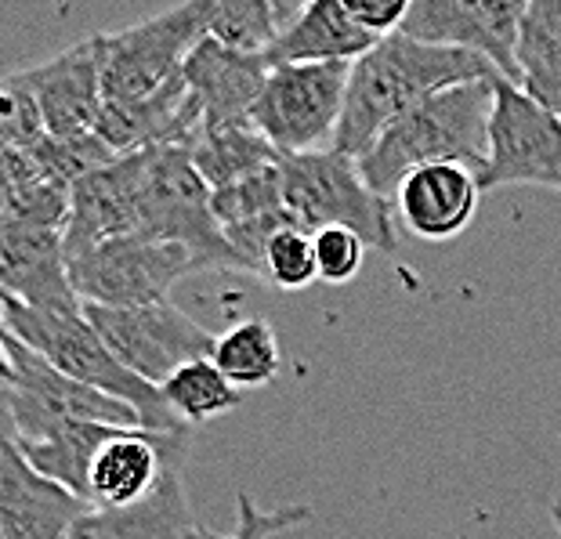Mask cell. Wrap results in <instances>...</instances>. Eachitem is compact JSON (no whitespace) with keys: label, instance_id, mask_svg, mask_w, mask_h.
<instances>
[{"label":"cell","instance_id":"19","mask_svg":"<svg viewBox=\"0 0 561 539\" xmlns=\"http://www.w3.org/2000/svg\"><path fill=\"white\" fill-rule=\"evenodd\" d=\"M279 163L254 177H247V182L214 188L210 193L214 221H218L225 243H229L236 261H240V272L257 275V279H261V272H265V250L272 243V236L283 229H297L290 210H286V203H283Z\"/></svg>","mask_w":561,"mask_h":539},{"label":"cell","instance_id":"38","mask_svg":"<svg viewBox=\"0 0 561 539\" xmlns=\"http://www.w3.org/2000/svg\"><path fill=\"white\" fill-rule=\"evenodd\" d=\"M0 308H4V294H0Z\"/></svg>","mask_w":561,"mask_h":539},{"label":"cell","instance_id":"25","mask_svg":"<svg viewBox=\"0 0 561 539\" xmlns=\"http://www.w3.org/2000/svg\"><path fill=\"white\" fill-rule=\"evenodd\" d=\"M188 152H193L196 171L203 182L210 185V193L214 188L247 182V177L268 171V167H276L283 160L250 124L225 127V130H203Z\"/></svg>","mask_w":561,"mask_h":539},{"label":"cell","instance_id":"24","mask_svg":"<svg viewBox=\"0 0 561 539\" xmlns=\"http://www.w3.org/2000/svg\"><path fill=\"white\" fill-rule=\"evenodd\" d=\"M301 8L297 0H207V41L229 51L268 55Z\"/></svg>","mask_w":561,"mask_h":539},{"label":"cell","instance_id":"29","mask_svg":"<svg viewBox=\"0 0 561 539\" xmlns=\"http://www.w3.org/2000/svg\"><path fill=\"white\" fill-rule=\"evenodd\" d=\"M261 279L272 283L276 290H308L319 279L316 236H308L301 229H283L272 236Z\"/></svg>","mask_w":561,"mask_h":539},{"label":"cell","instance_id":"27","mask_svg":"<svg viewBox=\"0 0 561 539\" xmlns=\"http://www.w3.org/2000/svg\"><path fill=\"white\" fill-rule=\"evenodd\" d=\"M210 358L225 374V380L240 391L272 385L283 366L279 337L265 319H243L232 330H225Z\"/></svg>","mask_w":561,"mask_h":539},{"label":"cell","instance_id":"16","mask_svg":"<svg viewBox=\"0 0 561 539\" xmlns=\"http://www.w3.org/2000/svg\"><path fill=\"white\" fill-rule=\"evenodd\" d=\"M268 73L272 66L265 55H243L214 41H199L193 55L185 58L182 80L199 105L203 130L250 124V110L265 91Z\"/></svg>","mask_w":561,"mask_h":539},{"label":"cell","instance_id":"23","mask_svg":"<svg viewBox=\"0 0 561 539\" xmlns=\"http://www.w3.org/2000/svg\"><path fill=\"white\" fill-rule=\"evenodd\" d=\"M518 88L547 113L561 116V0H533L522 15Z\"/></svg>","mask_w":561,"mask_h":539},{"label":"cell","instance_id":"1","mask_svg":"<svg viewBox=\"0 0 561 539\" xmlns=\"http://www.w3.org/2000/svg\"><path fill=\"white\" fill-rule=\"evenodd\" d=\"M479 80H504L482 55L457 51V47H435L410 41L402 33L380 41L374 51L352 62L348 94H344V116L333 138V152L359 163L377 146L391 124H399L416 105L435 99L438 91L460 88Z\"/></svg>","mask_w":561,"mask_h":539},{"label":"cell","instance_id":"31","mask_svg":"<svg viewBox=\"0 0 561 539\" xmlns=\"http://www.w3.org/2000/svg\"><path fill=\"white\" fill-rule=\"evenodd\" d=\"M312 518V511L308 507H276V511H261L254 496L250 493H240L236 496V529L229 536H218L210 529H203L196 525L188 539H272L276 532L290 529V525H301Z\"/></svg>","mask_w":561,"mask_h":539},{"label":"cell","instance_id":"17","mask_svg":"<svg viewBox=\"0 0 561 539\" xmlns=\"http://www.w3.org/2000/svg\"><path fill=\"white\" fill-rule=\"evenodd\" d=\"M94 135L116 156H135L149 149H193V141L203 135V119L185 80L178 77L167 88L146 94V99L105 102Z\"/></svg>","mask_w":561,"mask_h":539},{"label":"cell","instance_id":"11","mask_svg":"<svg viewBox=\"0 0 561 539\" xmlns=\"http://www.w3.org/2000/svg\"><path fill=\"white\" fill-rule=\"evenodd\" d=\"M500 185H543L561 193V116L547 113L507 80L496 83L489 163L479 174L482 193Z\"/></svg>","mask_w":561,"mask_h":539},{"label":"cell","instance_id":"15","mask_svg":"<svg viewBox=\"0 0 561 539\" xmlns=\"http://www.w3.org/2000/svg\"><path fill=\"white\" fill-rule=\"evenodd\" d=\"M188 435H157L146 427H121L99 449L88 474L91 507H135L163 482L167 471L185 463Z\"/></svg>","mask_w":561,"mask_h":539},{"label":"cell","instance_id":"36","mask_svg":"<svg viewBox=\"0 0 561 539\" xmlns=\"http://www.w3.org/2000/svg\"><path fill=\"white\" fill-rule=\"evenodd\" d=\"M0 344H15V337H11V326H8V319H4V308H0Z\"/></svg>","mask_w":561,"mask_h":539},{"label":"cell","instance_id":"6","mask_svg":"<svg viewBox=\"0 0 561 539\" xmlns=\"http://www.w3.org/2000/svg\"><path fill=\"white\" fill-rule=\"evenodd\" d=\"M352 62L276 66L250 110V127L279 156L327 152L337 138Z\"/></svg>","mask_w":561,"mask_h":539},{"label":"cell","instance_id":"21","mask_svg":"<svg viewBox=\"0 0 561 539\" xmlns=\"http://www.w3.org/2000/svg\"><path fill=\"white\" fill-rule=\"evenodd\" d=\"M380 41L352 19L344 0H312L290 30L268 47V66H316V62H359Z\"/></svg>","mask_w":561,"mask_h":539},{"label":"cell","instance_id":"14","mask_svg":"<svg viewBox=\"0 0 561 539\" xmlns=\"http://www.w3.org/2000/svg\"><path fill=\"white\" fill-rule=\"evenodd\" d=\"M22 80L37 102L44 138H83L94 135L102 116V33L73 44L69 51L22 69Z\"/></svg>","mask_w":561,"mask_h":539},{"label":"cell","instance_id":"33","mask_svg":"<svg viewBox=\"0 0 561 539\" xmlns=\"http://www.w3.org/2000/svg\"><path fill=\"white\" fill-rule=\"evenodd\" d=\"M344 4H348L352 19L359 22L363 30L374 33L377 41L399 33L405 15H410V4H405V0H344Z\"/></svg>","mask_w":561,"mask_h":539},{"label":"cell","instance_id":"30","mask_svg":"<svg viewBox=\"0 0 561 539\" xmlns=\"http://www.w3.org/2000/svg\"><path fill=\"white\" fill-rule=\"evenodd\" d=\"M41 138H44V124L26 80H22V73L0 77V152L33 149Z\"/></svg>","mask_w":561,"mask_h":539},{"label":"cell","instance_id":"7","mask_svg":"<svg viewBox=\"0 0 561 539\" xmlns=\"http://www.w3.org/2000/svg\"><path fill=\"white\" fill-rule=\"evenodd\" d=\"M203 268L188 246L149 236H116L69 257V279L80 305L146 308L163 305L174 283Z\"/></svg>","mask_w":561,"mask_h":539},{"label":"cell","instance_id":"12","mask_svg":"<svg viewBox=\"0 0 561 539\" xmlns=\"http://www.w3.org/2000/svg\"><path fill=\"white\" fill-rule=\"evenodd\" d=\"M522 0H413L402 37L482 55L507 83L518 88L515 47L525 15Z\"/></svg>","mask_w":561,"mask_h":539},{"label":"cell","instance_id":"9","mask_svg":"<svg viewBox=\"0 0 561 539\" xmlns=\"http://www.w3.org/2000/svg\"><path fill=\"white\" fill-rule=\"evenodd\" d=\"M83 319L135 377L160 388L178 369L210 358L218 337L171 301L146 308H94L83 305Z\"/></svg>","mask_w":561,"mask_h":539},{"label":"cell","instance_id":"10","mask_svg":"<svg viewBox=\"0 0 561 539\" xmlns=\"http://www.w3.org/2000/svg\"><path fill=\"white\" fill-rule=\"evenodd\" d=\"M11 363H15V380H11V416H15L19 435L15 446L44 441L69 424L141 427L138 413L130 405L58 374L51 363H44L26 344H11Z\"/></svg>","mask_w":561,"mask_h":539},{"label":"cell","instance_id":"13","mask_svg":"<svg viewBox=\"0 0 561 539\" xmlns=\"http://www.w3.org/2000/svg\"><path fill=\"white\" fill-rule=\"evenodd\" d=\"M0 294L4 305H22L51 316H80L83 305L69 279L66 232L47 225L0 229Z\"/></svg>","mask_w":561,"mask_h":539},{"label":"cell","instance_id":"28","mask_svg":"<svg viewBox=\"0 0 561 539\" xmlns=\"http://www.w3.org/2000/svg\"><path fill=\"white\" fill-rule=\"evenodd\" d=\"M160 394L182 424H207L240 405V388L225 380L214 358H196V363L182 366L171 380H163Z\"/></svg>","mask_w":561,"mask_h":539},{"label":"cell","instance_id":"3","mask_svg":"<svg viewBox=\"0 0 561 539\" xmlns=\"http://www.w3.org/2000/svg\"><path fill=\"white\" fill-rule=\"evenodd\" d=\"M4 319L11 326V337L37 352L44 363H51L58 374L80 380L110 399L130 405L146 431L157 435H185V424L171 413L163 402L160 388L146 385L116 358L91 322L80 316H51V311H33L22 305H4Z\"/></svg>","mask_w":561,"mask_h":539},{"label":"cell","instance_id":"22","mask_svg":"<svg viewBox=\"0 0 561 539\" xmlns=\"http://www.w3.org/2000/svg\"><path fill=\"white\" fill-rule=\"evenodd\" d=\"M193 529L196 521L182 485V467H174L152 489V496L135 507H91L69 539H188Z\"/></svg>","mask_w":561,"mask_h":539},{"label":"cell","instance_id":"5","mask_svg":"<svg viewBox=\"0 0 561 539\" xmlns=\"http://www.w3.org/2000/svg\"><path fill=\"white\" fill-rule=\"evenodd\" d=\"M138 236L188 246L203 268H240L210 210V185L203 182L188 149L135 152Z\"/></svg>","mask_w":561,"mask_h":539},{"label":"cell","instance_id":"39","mask_svg":"<svg viewBox=\"0 0 561 539\" xmlns=\"http://www.w3.org/2000/svg\"><path fill=\"white\" fill-rule=\"evenodd\" d=\"M0 539H4V529H0Z\"/></svg>","mask_w":561,"mask_h":539},{"label":"cell","instance_id":"2","mask_svg":"<svg viewBox=\"0 0 561 539\" xmlns=\"http://www.w3.org/2000/svg\"><path fill=\"white\" fill-rule=\"evenodd\" d=\"M496 83L500 80H479L438 91L435 99L416 105L399 124H391L377 138V146L359 160L366 185L391 203L399 185L421 167L460 163L482 174L489 163V124H493L496 110Z\"/></svg>","mask_w":561,"mask_h":539},{"label":"cell","instance_id":"18","mask_svg":"<svg viewBox=\"0 0 561 539\" xmlns=\"http://www.w3.org/2000/svg\"><path fill=\"white\" fill-rule=\"evenodd\" d=\"M91 503L51 482L22 457L15 441L0 446V529L4 539H69Z\"/></svg>","mask_w":561,"mask_h":539},{"label":"cell","instance_id":"8","mask_svg":"<svg viewBox=\"0 0 561 539\" xmlns=\"http://www.w3.org/2000/svg\"><path fill=\"white\" fill-rule=\"evenodd\" d=\"M199 41H207V0H188L121 33H102V99L130 102L167 88L182 77Z\"/></svg>","mask_w":561,"mask_h":539},{"label":"cell","instance_id":"4","mask_svg":"<svg viewBox=\"0 0 561 539\" xmlns=\"http://www.w3.org/2000/svg\"><path fill=\"white\" fill-rule=\"evenodd\" d=\"M283 203L294 225L308 236L322 229H348L366 246L391 254L399 246L391 203L366 185L359 163L341 152L283 156Z\"/></svg>","mask_w":561,"mask_h":539},{"label":"cell","instance_id":"32","mask_svg":"<svg viewBox=\"0 0 561 539\" xmlns=\"http://www.w3.org/2000/svg\"><path fill=\"white\" fill-rule=\"evenodd\" d=\"M366 243L348 229H322L316 232V261L319 279L327 283H348L363 268Z\"/></svg>","mask_w":561,"mask_h":539},{"label":"cell","instance_id":"35","mask_svg":"<svg viewBox=\"0 0 561 539\" xmlns=\"http://www.w3.org/2000/svg\"><path fill=\"white\" fill-rule=\"evenodd\" d=\"M15 380V363H11V347L0 344V385H11Z\"/></svg>","mask_w":561,"mask_h":539},{"label":"cell","instance_id":"37","mask_svg":"<svg viewBox=\"0 0 561 539\" xmlns=\"http://www.w3.org/2000/svg\"><path fill=\"white\" fill-rule=\"evenodd\" d=\"M551 521H554V529L561 532V500H558L554 507H551Z\"/></svg>","mask_w":561,"mask_h":539},{"label":"cell","instance_id":"26","mask_svg":"<svg viewBox=\"0 0 561 539\" xmlns=\"http://www.w3.org/2000/svg\"><path fill=\"white\" fill-rule=\"evenodd\" d=\"M116 431L121 427H113V424H69L58 431V435L44 441H30V446H19V449H22V457L33 463V471H41L44 478H51V482L66 485L69 493L88 500L91 463Z\"/></svg>","mask_w":561,"mask_h":539},{"label":"cell","instance_id":"34","mask_svg":"<svg viewBox=\"0 0 561 539\" xmlns=\"http://www.w3.org/2000/svg\"><path fill=\"white\" fill-rule=\"evenodd\" d=\"M19 441L15 435V416H11V385H0V446Z\"/></svg>","mask_w":561,"mask_h":539},{"label":"cell","instance_id":"20","mask_svg":"<svg viewBox=\"0 0 561 539\" xmlns=\"http://www.w3.org/2000/svg\"><path fill=\"white\" fill-rule=\"evenodd\" d=\"M479 174L460 163H435L413 171L396 193V210L405 229L421 239H453L479 210Z\"/></svg>","mask_w":561,"mask_h":539}]
</instances>
